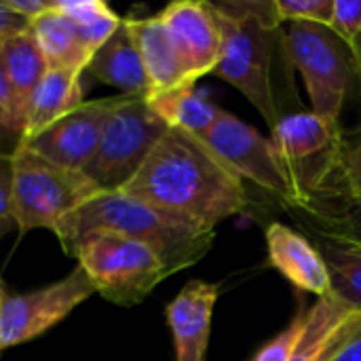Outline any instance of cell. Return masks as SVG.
<instances>
[{
    "label": "cell",
    "instance_id": "1",
    "mask_svg": "<svg viewBox=\"0 0 361 361\" xmlns=\"http://www.w3.org/2000/svg\"><path fill=\"white\" fill-rule=\"evenodd\" d=\"M123 192L207 233L247 209L243 180L201 137L171 127Z\"/></svg>",
    "mask_w": 361,
    "mask_h": 361
},
{
    "label": "cell",
    "instance_id": "2",
    "mask_svg": "<svg viewBox=\"0 0 361 361\" xmlns=\"http://www.w3.org/2000/svg\"><path fill=\"white\" fill-rule=\"evenodd\" d=\"M95 231H110L148 245L165 264L167 275L197 264L214 245V233L180 222L140 199L116 192H97L72 214H68L55 228L66 254Z\"/></svg>",
    "mask_w": 361,
    "mask_h": 361
},
{
    "label": "cell",
    "instance_id": "3",
    "mask_svg": "<svg viewBox=\"0 0 361 361\" xmlns=\"http://www.w3.org/2000/svg\"><path fill=\"white\" fill-rule=\"evenodd\" d=\"M222 53L214 70L260 112L271 131L281 121L273 87V44L281 32L273 2H214Z\"/></svg>",
    "mask_w": 361,
    "mask_h": 361
},
{
    "label": "cell",
    "instance_id": "4",
    "mask_svg": "<svg viewBox=\"0 0 361 361\" xmlns=\"http://www.w3.org/2000/svg\"><path fill=\"white\" fill-rule=\"evenodd\" d=\"M13 222L19 235L57 224L102 192L85 171L59 167L25 146L13 150Z\"/></svg>",
    "mask_w": 361,
    "mask_h": 361
},
{
    "label": "cell",
    "instance_id": "5",
    "mask_svg": "<svg viewBox=\"0 0 361 361\" xmlns=\"http://www.w3.org/2000/svg\"><path fill=\"white\" fill-rule=\"evenodd\" d=\"M277 157L286 169L296 205L311 209L313 201L328 190L330 180L338 173L345 152L343 127L315 112L283 114L271 131Z\"/></svg>",
    "mask_w": 361,
    "mask_h": 361
},
{
    "label": "cell",
    "instance_id": "6",
    "mask_svg": "<svg viewBox=\"0 0 361 361\" xmlns=\"http://www.w3.org/2000/svg\"><path fill=\"white\" fill-rule=\"evenodd\" d=\"M89 275L95 292L112 305H140L163 279L167 269L144 243L110 231L82 237L68 254Z\"/></svg>",
    "mask_w": 361,
    "mask_h": 361
},
{
    "label": "cell",
    "instance_id": "7",
    "mask_svg": "<svg viewBox=\"0 0 361 361\" xmlns=\"http://www.w3.org/2000/svg\"><path fill=\"white\" fill-rule=\"evenodd\" d=\"M281 44L305 80L311 112L341 125V112L357 74L349 49L330 27L315 23H286Z\"/></svg>",
    "mask_w": 361,
    "mask_h": 361
},
{
    "label": "cell",
    "instance_id": "8",
    "mask_svg": "<svg viewBox=\"0 0 361 361\" xmlns=\"http://www.w3.org/2000/svg\"><path fill=\"white\" fill-rule=\"evenodd\" d=\"M167 129L146 97L121 95L106 121L97 152L85 169L87 178L102 192L123 190Z\"/></svg>",
    "mask_w": 361,
    "mask_h": 361
},
{
    "label": "cell",
    "instance_id": "9",
    "mask_svg": "<svg viewBox=\"0 0 361 361\" xmlns=\"http://www.w3.org/2000/svg\"><path fill=\"white\" fill-rule=\"evenodd\" d=\"M241 180L252 182L288 207H298L286 169L271 137L224 112L207 135L201 137Z\"/></svg>",
    "mask_w": 361,
    "mask_h": 361
},
{
    "label": "cell",
    "instance_id": "10",
    "mask_svg": "<svg viewBox=\"0 0 361 361\" xmlns=\"http://www.w3.org/2000/svg\"><path fill=\"white\" fill-rule=\"evenodd\" d=\"M95 288L82 267H76L63 279L4 298L0 311V351L30 343L63 322L78 305L91 298Z\"/></svg>",
    "mask_w": 361,
    "mask_h": 361
},
{
    "label": "cell",
    "instance_id": "11",
    "mask_svg": "<svg viewBox=\"0 0 361 361\" xmlns=\"http://www.w3.org/2000/svg\"><path fill=\"white\" fill-rule=\"evenodd\" d=\"M118 97L82 102L38 135L23 140L21 146L59 167L85 171L97 152L106 121L118 104Z\"/></svg>",
    "mask_w": 361,
    "mask_h": 361
},
{
    "label": "cell",
    "instance_id": "12",
    "mask_svg": "<svg viewBox=\"0 0 361 361\" xmlns=\"http://www.w3.org/2000/svg\"><path fill=\"white\" fill-rule=\"evenodd\" d=\"M190 82L214 74L222 53V32L214 2L178 0L159 13Z\"/></svg>",
    "mask_w": 361,
    "mask_h": 361
},
{
    "label": "cell",
    "instance_id": "13",
    "mask_svg": "<svg viewBox=\"0 0 361 361\" xmlns=\"http://www.w3.org/2000/svg\"><path fill=\"white\" fill-rule=\"evenodd\" d=\"M218 296V283L192 279L167 305L165 315L173 336L176 361H205Z\"/></svg>",
    "mask_w": 361,
    "mask_h": 361
},
{
    "label": "cell",
    "instance_id": "14",
    "mask_svg": "<svg viewBox=\"0 0 361 361\" xmlns=\"http://www.w3.org/2000/svg\"><path fill=\"white\" fill-rule=\"evenodd\" d=\"M269 262L298 290L315 294L317 298L332 292L328 267L317 250L305 235L294 228L273 222L267 228Z\"/></svg>",
    "mask_w": 361,
    "mask_h": 361
},
{
    "label": "cell",
    "instance_id": "15",
    "mask_svg": "<svg viewBox=\"0 0 361 361\" xmlns=\"http://www.w3.org/2000/svg\"><path fill=\"white\" fill-rule=\"evenodd\" d=\"M360 326L361 309L345 302L334 292L317 298L309 309L305 336L290 361H330Z\"/></svg>",
    "mask_w": 361,
    "mask_h": 361
},
{
    "label": "cell",
    "instance_id": "16",
    "mask_svg": "<svg viewBox=\"0 0 361 361\" xmlns=\"http://www.w3.org/2000/svg\"><path fill=\"white\" fill-rule=\"evenodd\" d=\"M87 72L97 80L118 89L121 95L148 97L150 82L127 17L121 21L118 30L95 51Z\"/></svg>",
    "mask_w": 361,
    "mask_h": 361
},
{
    "label": "cell",
    "instance_id": "17",
    "mask_svg": "<svg viewBox=\"0 0 361 361\" xmlns=\"http://www.w3.org/2000/svg\"><path fill=\"white\" fill-rule=\"evenodd\" d=\"M127 23L137 42L142 63L150 82L148 95L165 93L184 85H195L188 80L180 55L176 51V44L159 15L140 17V19L127 17Z\"/></svg>",
    "mask_w": 361,
    "mask_h": 361
},
{
    "label": "cell",
    "instance_id": "18",
    "mask_svg": "<svg viewBox=\"0 0 361 361\" xmlns=\"http://www.w3.org/2000/svg\"><path fill=\"white\" fill-rule=\"evenodd\" d=\"M80 76V72L47 68L40 85L32 95L21 142L38 135L49 125H53L55 121H59L82 104Z\"/></svg>",
    "mask_w": 361,
    "mask_h": 361
},
{
    "label": "cell",
    "instance_id": "19",
    "mask_svg": "<svg viewBox=\"0 0 361 361\" xmlns=\"http://www.w3.org/2000/svg\"><path fill=\"white\" fill-rule=\"evenodd\" d=\"M0 66L25 127V116L32 95L47 72V61L30 27L8 36L0 44Z\"/></svg>",
    "mask_w": 361,
    "mask_h": 361
},
{
    "label": "cell",
    "instance_id": "20",
    "mask_svg": "<svg viewBox=\"0 0 361 361\" xmlns=\"http://www.w3.org/2000/svg\"><path fill=\"white\" fill-rule=\"evenodd\" d=\"M30 32L36 38L47 68L72 70L80 74L87 72V66L93 55L85 47L76 25L55 8V0L47 13H42L30 23Z\"/></svg>",
    "mask_w": 361,
    "mask_h": 361
},
{
    "label": "cell",
    "instance_id": "21",
    "mask_svg": "<svg viewBox=\"0 0 361 361\" xmlns=\"http://www.w3.org/2000/svg\"><path fill=\"white\" fill-rule=\"evenodd\" d=\"M150 110L171 129H182L197 137H203L224 114L214 102L195 89V85H184L165 93L146 97Z\"/></svg>",
    "mask_w": 361,
    "mask_h": 361
},
{
    "label": "cell",
    "instance_id": "22",
    "mask_svg": "<svg viewBox=\"0 0 361 361\" xmlns=\"http://www.w3.org/2000/svg\"><path fill=\"white\" fill-rule=\"evenodd\" d=\"M332 281V292L361 309V239L343 233H326L317 245Z\"/></svg>",
    "mask_w": 361,
    "mask_h": 361
},
{
    "label": "cell",
    "instance_id": "23",
    "mask_svg": "<svg viewBox=\"0 0 361 361\" xmlns=\"http://www.w3.org/2000/svg\"><path fill=\"white\" fill-rule=\"evenodd\" d=\"M55 8L76 25L91 55H95V51L118 30L123 21V17L102 0H55Z\"/></svg>",
    "mask_w": 361,
    "mask_h": 361
},
{
    "label": "cell",
    "instance_id": "24",
    "mask_svg": "<svg viewBox=\"0 0 361 361\" xmlns=\"http://www.w3.org/2000/svg\"><path fill=\"white\" fill-rule=\"evenodd\" d=\"M309 324V309H300L296 313V317L290 322V326L279 332L273 341H269L254 357L252 361H290L292 355L296 353L305 330Z\"/></svg>",
    "mask_w": 361,
    "mask_h": 361
},
{
    "label": "cell",
    "instance_id": "25",
    "mask_svg": "<svg viewBox=\"0 0 361 361\" xmlns=\"http://www.w3.org/2000/svg\"><path fill=\"white\" fill-rule=\"evenodd\" d=\"M277 17L283 23L330 25L334 0H273Z\"/></svg>",
    "mask_w": 361,
    "mask_h": 361
},
{
    "label": "cell",
    "instance_id": "26",
    "mask_svg": "<svg viewBox=\"0 0 361 361\" xmlns=\"http://www.w3.org/2000/svg\"><path fill=\"white\" fill-rule=\"evenodd\" d=\"M21 137L23 121L0 66V152L13 154V150L21 144Z\"/></svg>",
    "mask_w": 361,
    "mask_h": 361
},
{
    "label": "cell",
    "instance_id": "27",
    "mask_svg": "<svg viewBox=\"0 0 361 361\" xmlns=\"http://www.w3.org/2000/svg\"><path fill=\"white\" fill-rule=\"evenodd\" d=\"M328 27L351 51L361 34V0H334Z\"/></svg>",
    "mask_w": 361,
    "mask_h": 361
},
{
    "label": "cell",
    "instance_id": "28",
    "mask_svg": "<svg viewBox=\"0 0 361 361\" xmlns=\"http://www.w3.org/2000/svg\"><path fill=\"white\" fill-rule=\"evenodd\" d=\"M341 182L345 184L347 195L361 203V135L353 144L345 142Z\"/></svg>",
    "mask_w": 361,
    "mask_h": 361
},
{
    "label": "cell",
    "instance_id": "29",
    "mask_svg": "<svg viewBox=\"0 0 361 361\" xmlns=\"http://www.w3.org/2000/svg\"><path fill=\"white\" fill-rule=\"evenodd\" d=\"M13 224V157L0 152V237Z\"/></svg>",
    "mask_w": 361,
    "mask_h": 361
},
{
    "label": "cell",
    "instance_id": "30",
    "mask_svg": "<svg viewBox=\"0 0 361 361\" xmlns=\"http://www.w3.org/2000/svg\"><path fill=\"white\" fill-rule=\"evenodd\" d=\"M2 2L27 23H32L34 19H38L42 13H47L53 6V0H2Z\"/></svg>",
    "mask_w": 361,
    "mask_h": 361
},
{
    "label": "cell",
    "instance_id": "31",
    "mask_svg": "<svg viewBox=\"0 0 361 361\" xmlns=\"http://www.w3.org/2000/svg\"><path fill=\"white\" fill-rule=\"evenodd\" d=\"M25 27H30V23H27L25 19H21L19 15H15V13L0 0V44H2L8 36L21 32V30H25Z\"/></svg>",
    "mask_w": 361,
    "mask_h": 361
},
{
    "label": "cell",
    "instance_id": "32",
    "mask_svg": "<svg viewBox=\"0 0 361 361\" xmlns=\"http://www.w3.org/2000/svg\"><path fill=\"white\" fill-rule=\"evenodd\" d=\"M330 361H361V326L353 330Z\"/></svg>",
    "mask_w": 361,
    "mask_h": 361
},
{
    "label": "cell",
    "instance_id": "33",
    "mask_svg": "<svg viewBox=\"0 0 361 361\" xmlns=\"http://www.w3.org/2000/svg\"><path fill=\"white\" fill-rule=\"evenodd\" d=\"M349 53H351V57H353L355 72H357V76L361 78V34L357 36V40H355V44H353V49H351Z\"/></svg>",
    "mask_w": 361,
    "mask_h": 361
},
{
    "label": "cell",
    "instance_id": "34",
    "mask_svg": "<svg viewBox=\"0 0 361 361\" xmlns=\"http://www.w3.org/2000/svg\"><path fill=\"white\" fill-rule=\"evenodd\" d=\"M2 305H4V294H2V288H0V311H2Z\"/></svg>",
    "mask_w": 361,
    "mask_h": 361
},
{
    "label": "cell",
    "instance_id": "35",
    "mask_svg": "<svg viewBox=\"0 0 361 361\" xmlns=\"http://www.w3.org/2000/svg\"><path fill=\"white\" fill-rule=\"evenodd\" d=\"M0 353H2V351H0Z\"/></svg>",
    "mask_w": 361,
    "mask_h": 361
}]
</instances>
